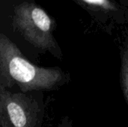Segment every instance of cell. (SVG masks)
Instances as JSON below:
<instances>
[{
	"instance_id": "5b68a950",
	"label": "cell",
	"mask_w": 128,
	"mask_h": 127,
	"mask_svg": "<svg viewBox=\"0 0 128 127\" xmlns=\"http://www.w3.org/2000/svg\"><path fill=\"white\" fill-rule=\"evenodd\" d=\"M121 86L128 104V43L126 45L122 55L121 64Z\"/></svg>"
},
{
	"instance_id": "3957f363",
	"label": "cell",
	"mask_w": 128,
	"mask_h": 127,
	"mask_svg": "<svg viewBox=\"0 0 128 127\" xmlns=\"http://www.w3.org/2000/svg\"><path fill=\"white\" fill-rule=\"evenodd\" d=\"M41 109L32 96L0 87L1 127H38Z\"/></svg>"
},
{
	"instance_id": "8992f818",
	"label": "cell",
	"mask_w": 128,
	"mask_h": 127,
	"mask_svg": "<svg viewBox=\"0 0 128 127\" xmlns=\"http://www.w3.org/2000/svg\"><path fill=\"white\" fill-rule=\"evenodd\" d=\"M58 127H73V126H72L70 120H69L68 118H64L62 120L61 124L58 126Z\"/></svg>"
},
{
	"instance_id": "7a4b0ae2",
	"label": "cell",
	"mask_w": 128,
	"mask_h": 127,
	"mask_svg": "<svg viewBox=\"0 0 128 127\" xmlns=\"http://www.w3.org/2000/svg\"><path fill=\"white\" fill-rule=\"evenodd\" d=\"M12 26L34 48L61 58L62 52L54 37L56 22L43 7L33 1H24L14 7Z\"/></svg>"
},
{
	"instance_id": "277c9868",
	"label": "cell",
	"mask_w": 128,
	"mask_h": 127,
	"mask_svg": "<svg viewBox=\"0 0 128 127\" xmlns=\"http://www.w3.org/2000/svg\"><path fill=\"white\" fill-rule=\"evenodd\" d=\"M89 12L112 14L120 13L122 7L114 0H73Z\"/></svg>"
},
{
	"instance_id": "6da1fadb",
	"label": "cell",
	"mask_w": 128,
	"mask_h": 127,
	"mask_svg": "<svg viewBox=\"0 0 128 127\" xmlns=\"http://www.w3.org/2000/svg\"><path fill=\"white\" fill-rule=\"evenodd\" d=\"M66 81L58 67H43L32 64L5 34H0V87L17 86L21 93L50 91Z\"/></svg>"
}]
</instances>
